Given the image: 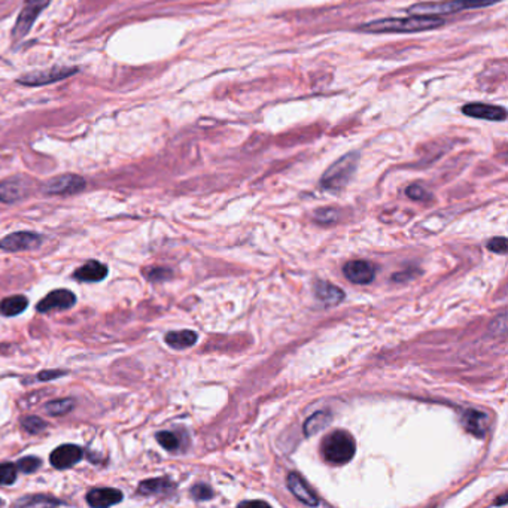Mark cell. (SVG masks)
Segmentation results:
<instances>
[{
  "instance_id": "obj_16",
  "label": "cell",
  "mask_w": 508,
  "mask_h": 508,
  "mask_svg": "<svg viewBox=\"0 0 508 508\" xmlns=\"http://www.w3.org/2000/svg\"><path fill=\"white\" fill-rule=\"evenodd\" d=\"M106 276H107V267L99 263V261H88V263L81 266L73 274L76 281L88 282V283L100 282Z\"/></svg>"
},
{
  "instance_id": "obj_19",
  "label": "cell",
  "mask_w": 508,
  "mask_h": 508,
  "mask_svg": "<svg viewBox=\"0 0 508 508\" xmlns=\"http://www.w3.org/2000/svg\"><path fill=\"white\" fill-rule=\"evenodd\" d=\"M462 423H464L465 429L472 436L479 438L485 437L487 429V418L483 411H477V410L465 411L464 418H462Z\"/></svg>"
},
{
  "instance_id": "obj_23",
  "label": "cell",
  "mask_w": 508,
  "mask_h": 508,
  "mask_svg": "<svg viewBox=\"0 0 508 508\" xmlns=\"http://www.w3.org/2000/svg\"><path fill=\"white\" fill-rule=\"evenodd\" d=\"M75 403L73 399L70 398H65V399H55V401H50L48 404H45V411H48V414L51 416H61L66 414L73 409Z\"/></svg>"
},
{
  "instance_id": "obj_8",
  "label": "cell",
  "mask_w": 508,
  "mask_h": 508,
  "mask_svg": "<svg viewBox=\"0 0 508 508\" xmlns=\"http://www.w3.org/2000/svg\"><path fill=\"white\" fill-rule=\"evenodd\" d=\"M75 303H76V296L72 291L55 289L38 303L36 309L40 313H48V312H54V310H66V309H70L72 306H75Z\"/></svg>"
},
{
  "instance_id": "obj_12",
  "label": "cell",
  "mask_w": 508,
  "mask_h": 508,
  "mask_svg": "<svg viewBox=\"0 0 508 508\" xmlns=\"http://www.w3.org/2000/svg\"><path fill=\"white\" fill-rule=\"evenodd\" d=\"M28 180L20 176L0 182V202L8 205L20 202L28 194Z\"/></svg>"
},
{
  "instance_id": "obj_24",
  "label": "cell",
  "mask_w": 508,
  "mask_h": 508,
  "mask_svg": "<svg viewBox=\"0 0 508 508\" xmlns=\"http://www.w3.org/2000/svg\"><path fill=\"white\" fill-rule=\"evenodd\" d=\"M157 441L160 443L161 448H164L168 452H175L179 449V437L175 433H168V431H161L157 434Z\"/></svg>"
},
{
  "instance_id": "obj_9",
  "label": "cell",
  "mask_w": 508,
  "mask_h": 508,
  "mask_svg": "<svg viewBox=\"0 0 508 508\" xmlns=\"http://www.w3.org/2000/svg\"><path fill=\"white\" fill-rule=\"evenodd\" d=\"M40 243L42 237L39 234L30 233V231H20V233H12L0 240V248L8 252H20L36 249Z\"/></svg>"
},
{
  "instance_id": "obj_7",
  "label": "cell",
  "mask_w": 508,
  "mask_h": 508,
  "mask_svg": "<svg viewBox=\"0 0 508 508\" xmlns=\"http://www.w3.org/2000/svg\"><path fill=\"white\" fill-rule=\"evenodd\" d=\"M87 187L84 178L78 175H61L50 179L43 185V193L51 195H72L78 194Z\"/></svg>"
},
{
  "instance_id": "obj_13",
  "label": "cell",
  "mask_w": 508,
  "mask_h": 508,
  "mask_svg": "<svg viewBox=\"0 0 508 508\" xmlns=\"http://www.w3.org/2000/svg\"><path fill=\"white\" fill-rule=\"evenodd\" d=\"M462 112L472 118L486 119V121H505L507 112L504 107L492 106L485 103H470L462 107Z\"/></svg>"
},
{
  "instance_id": "obj_18",
  "label": "cell",
  "mask_w": 508,
  "mask_h": 508,
  "mask_svg": "<svg viewBox=\"0 0 508 508\" xmlns=\"http://www.w3.org/2000/svg\"><path fill=\"white\" fill-rule=\"evenodd\" d=\"M175 489V483L168 480L167 477H160V479H149L139 485L137 492L141 495L153 497V495H167Z\"/></svg>"
},
{
  "instance_id": "obj_21",
  "label": "cell",
  "mask_w": 508,
  "mask_h": 508,
  "mask_svg": "<svg viewBox=\"0 0 508 508\" xmlns=\"http://www.w3.org/2000/svg\"><path fill=\"white\" fill-rule=\"evenodd\" d=\"M333 421V416L331 413L328 411H316L315 414H312L309 419L306 421L304 423V434L307 437H312L318 433H320V431L323 428H327Z\"/></svg>"
},
{
  "instance_id": "obj_11",
  "label": "cell",
  "mask_w": 508,
  "mask_h": 508,
  "mask_svg": "<svg viewBox=\"0 0 508 508\" xmlns=\"http://www.w3.org/2000/svg\"><path fill=\"white\" fill-rule=\"evenodd\" d=\"M84 452L78 445L73 444H63L58 445V448L51 453L50 460L51 465L57 470H66L70 468L73 465L78 464V462L82 459Z\"/></svg>"
},
{
  "instance_id": "obj_17",
  "label": "cell",
  "mask_w": 508,
  "mask_h": 508,
  "mask_svg": "<svg viewBox=\"0 0 508 508\" xmlns=\"http://www.w3.org/2000/svg\"><path fill=\"white\" fill-rule=\"evenodd\" d=\"M315 294L325 306H337L345 300V292L340 288L323 281L315 283Z\"/></svg>"
},
{
  "instance_id": "obj_33",
  "label": "cell",
  "mask_w": 508,
  "mask_h": 508,
  "mask_svg": "<svg viewBox=\"0 0 508 508\" xmlns=\"http://www.w3.org/2000/svg\"><path fill=\"white\" fill-rule=\"evenodd\" d=\"M487 248L492 252L505 254L507 252V239L505 237H495L487 243Z\"/></svg>"
},
{
  "instance_id": "obj_28",
  "label": "cell",
  "mask_w": 508,
  "mask_h": 508,
  "mask_svg": "<svg viewBox=\"0 0 508 508\" xmlns=\"http://www.w3.org/2000/svg\"><path fill=\"white\" fill-rule=\"evenodd\" d=\"M40 467V459L36 456H26L21 458L17 464V468L26 474H32Z\"/></svg>"
},
{
  "instance_id": "obj_25",
  "label": "cell",
  "mask_w": 508,
  "mask_h": 508,
  "mask_svg": "<svg viewBox=\"0 0 508 508\" xmlns=\"http://www.w3.org/2000/svg\"><path fill=\"white\" fill-rule=\"evenodd\" d=\"M144 276H146V279L152 282H161L171 279L172 271L171 269H164V267H148L144 270Z\"/></svg>"
},
{
  "instance_id": "obj_14",
  "label": "cell",
  "mask_w": 508,
  "mask_h": 508,
  "mask_svg": "<svg viewBox=\"0 0 508 508\" xmlns=\"http://www.w3.org/2000/svg\"><path fill=\"white\" fill-rule=\"evenodd\" d=\"M286 485H288V489L291 490V494L294 495L300 502H303L306 505H310V507H316L319 504V499L313 494V490L307 486V483L301 479L297 472H291L288 475Z\"/></svg>"
},
{
  "instance_id": "obj_26",
  "label": "cell",
  "mask_w": 508,
  "mask_h": 508,
  "mask_svg": "<svg viewBox=\"0 0 508 508\" xmlns=\"http://www.w3.org/2000/svg\"><path fill=\"white\" fill-rule=\"evenodd\" d=\"M21 423L28 434H39L46 428V422L38 418V416H27L21 421Z\"/></svg>"
},
{
  "instance_id": "obj_10",
  "label": "cell",
  "mask_w": 508,
  "mask_h": 508,
  "mask_svg": "<svg viewBox=\"0 0 508 508\" xmlns=\"http://www.w3.org/2000/svg\"><path fill=\"white\" fill-rule=\"evenodd\" d=\"M343 273L352 283L368 285L374 279L376 269L372 263H368V261L357 259V261H349L343 269Z\"/></svg>"
},
{
  "instance_id": "obj_30",
  "label": "cell",
  "mask_w": 508,
  "mask_h": 508,
  "mask_svg": "<svg viewBox=\"0 0 508 508\" xmlns=\"http://www.w3.org/2000/svg\"><path fill=\"white\" fill-rule=\"evenodd\" d=\"M191 495L197 501H207L213 497V490L205 483H198L191 489Z\"/></svg>"
},
{
  "instance_id": "obj_22",
  "label": "cell",
  "mask_w": 508,
  "mask_h": 508,
  "mask_svg": "<svg viewBox=\"0 0 508 508\" xmlns=\"http://www.w3.org/2000/svg\"><path fill=\"white\" fill-rule=\"evenodd\" d=\"M28 300L24 296H13L8 297L4 301H0V313L6 318L17 316L27 309Z\"/></svg>"
},
{
  "instance_id": "obj_20",
  "label": "cell",
  "mask_w": 508,
  "mask_h": 508,
  "mask_svg": "<svg viewBox=\"0 0 508 508\" xmlns=\"http://www.w3.org/2000/svg\"><path fill=\"white\" fill-rule=\"evenodd\" d=\"M197 342V334L191 330H183V331H172L166 334V343L178 350L187 349L194 346Z\"/></svg>"
},
{
  "instance_id": "obj_2",
  "label": "cell",
  "mask_w": 508,
  "mask_h": 508,
  "mask_svg": "<svg viewBox=\"0 0 508 508\" xmlns=\"http://www.w3.org/2000/svg\"><path fill=\"white\" fill-rule=\"evenodd\" d=\"M322 456L333 465H345L355 456V440L346 431H334L322 441Z\"/></svg>"
},
{
  "instance_id": "obj_1",
  "label": "cell",
  "mask_w": 508,
  "mask_h": 508,
  "mask_svg": "<svg viewBox=\"0 0 508 508\" xmlns=\"http://www.w3.org/2000/svg\"><path fill=\"white\" fill-rule=\"evenodd\" d=\"M444 24L443 18L428 15H411L409 18H384L367 23L360 30L368 33H414L433 30Z\"/></svg>"
},
{
  "instance_id": "obj_6",
  "label": "cell",
  "mask_w": 508,
  "mask_h": 508,
  "mask_svg": "<svg viewBox=\"0 0 508 508\" xmlns=\"http://www.w3.org/2000/svg\"><path fill=\"white\" fill-rule=\"evenodd\" d=\"M78 72H80V69L75 66H54V67L46 69V70L26 73L23 76H20L17 81H18V84L26 85V87H42V85H50V84H54L58 81L67 80Z\"/></svg>"
},
{
  "instance_id": "obj_34",
  "label": "cell",
  "mask_w": 508,
  "mask_h": 508,
  "mask_svg": "<svg viewBox=\"0 0 508 508\" xmlns=\"http://www.w3.org/2000/svg\"><path fill=\"white\" fill-rule=\"evenodd\" d=\"M66 374L65 372H42L39 373V380H53V379H58L60 376Z\"/></svg>"
},
{
  "instance_id": "obj_35",
  "label": "cell",
  "mask_w": 508,
  "mask_h": 508,
  "mask_svg": "<svg viewBox=\"0 0 508 508\" xmlns=\"http://www.w3.org/2000/svg\"><path fill=\"white\" fill-rule=\"evenodd\" d=\"M0 504H2V501H0Z\"/></svg>"
},
{
  "instance_id": "obj_15",
  "label": "cell",
  "mask_w": 508,
  "mask_h": 508,
  "mask_svg": "<svg viewBox=\"0 0 508 508\" xmlns=\"http://www.w3.org/2000/svg\"><path fill=\"white\" fill-rule=\"evenodd\" d=\"M122 498H124V495H122L121 490L114 487H102V489L90 490L87 495V502L91 507L104 508V507H112L119 504Z\"/></svg>"
},
{
  "instance_id": "obj_4",
  "label": "cell",
  "mask_w": 508,
  "mask_h": 508,
  "mask_svg": "<svg viewBox=\"0 0 508 508\" xmlns=\"http://www.w3.org/2000/svg\"><path fill=\"white\" fill-rule=\"evenodd\" d=\"M498 0H450V2H437V4H418L409 8L411 15H428V17H437V15L456 13L459 11L479 9L497 4Z\"/></svg>"
},
{
  "instance_id": "obj_3",
  "label": "cell",
  "mask_w": 508,
  "mask_h": 508,
  "mask_svg": "<svg viewBox=\"0 0 508 508\" xmlns=\"http://www.w3.org/2000/svg\"><path fill=\"white\" fill-rule=\"evenodd\" d=\"M358 163H360L358 152H349L340 160H337L333 166H330L328 171L323 173L320 179L322 188L334 193L342 191L352 179L353 173L357 172Z\"/></svg>"
},
{
  "instance_id": "obj_31",
  "label": "cell",
  "mask_w": 508,
  "mask_h": 508,
  "mask_svg": "<svg viewBox=\"0 0 508 508\" xmlns=\"http://www.w3.org/2000/svg\"><path fill=\"white\" fill-rule=\"evenodd\" d=\"M407 197H410L411 200H428L431 195L428 194V191L425 188H422L421 185H410L406 191Z\"/></svg>"
},
{
  "instance_id": "obj_5",
  "label": "cell",
  "mask_w": 508,
  "mask_h": 508,
  "mask_svg": "<svg viewBox=\"0 0 508 508\" xmlns=\"http://www.w3.org/2000/svg\"><path fill=\"white\" fill-rule=\"evenodd\" d=\"M50 4H51V0H24L23 9L20 11L17 23H15L13 30H12V40L13 42H18L28 35V32L35 26L40 12L48 8Z\"/></svg>"
},
{
  "instance_id": "obj_29",
  "label": "cell",
  "mask_w": 508,
  "mask_h": 508,
  "mask_svg": "<svg viewBox=\"0 0 508 508\" xmlns=\"http://www.w3.org/2000/svg\"><path fill=\"white\" fill-rule=\"evenodd\" d=\"M63 502L53 498L46 497H30V498H23L21 501L17 502V505H26V507H35V505H61Z\"/></svg>"
},
{
  "instance_id": "obj_27",
  "label": "cell",
  "mask_w": 508,
  "mask_h": 508,
  "mask_svg": "<svg viewBox=\"0 0 508 508\" xmlns=\"http://www.w3.org/2000/svg\"><path fill=\"white\" fill-rule=\"evenodd\" d=\"M17 465L13 464H2L0 465V485L9 486L17 480Z\"/></svg>"
},
{
  "instance_id": "obj_32",
  "label": "cell",
  "mask_w": 508,
  "mask_h": 508,
  "mask_svg": "<svg viewBox=\"0 0 508 508\" xmlns=\"http://www.w3.org/2000/svg\"><path fill=\"white\" fill-rule=\"evenodd\" d=\"M316 220L319 224H333L337 220V212L334 209H320L316 212Z\"/></svg>"
}]
</instances>
